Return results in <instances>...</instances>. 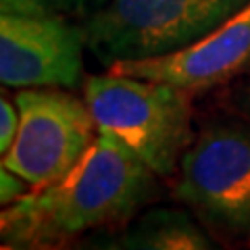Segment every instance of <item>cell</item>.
<instances>
[{"label": "cell", "mask_w": 250, "mask_h": 250, "mask_svg": "<svg viewBox=\"0 0 250 250\" xmlns=\"http://www.w3.org/2000/svg\"><path fill=\"white\" fill-rule=\"evenodd\" d=\"M31 190V186L17 173H13L11 169L0 165V205L9 207L13 202H17Z\"/></svg>", "instance_id": "obj_10"}, {"label": "cell", "mask_w": 250, "mask_h": 250, "mask_svg": "<svg viewBox=\"0 0 250 250\" xmlns=\"http://www.w3.org/2000/svg\"><path fill=\"white\" fill-rule=\"evenodd\" d=\"M0 250H25V248H19V246H13V244H4L2 242V248Z\"/></svg>", "instance_id": "obj_14"}, {"label": "cell", "mask_w": 250, "mask_h": 250, "mask_svg": "<svg viewBox=\"0 0 250 250\" xmlns=\"http://www.w3.org/2000/svg\"><path fill=\"white\" fill-rule=\"evenodd\" d=\"M15 104L19 131L2 154V167L31 188L65 177L98 136L88 103L59 88H23L15 94Z\"/></svg>", "instance_id": "obj_4"}, {"label": "cell", "mask_w": 250, "mask_h": 250, "mask_svg": "<svg viewBox=\"0 0 250 250\" xmlns=\"http://www.w3.org/2000/svg\"><path fill=\"white\" fill-rule=\"evenodd\" d=\"M175 194L213 228L250 233V129H202L179 163Z\"/></svg>", "instance_id": "obj_5"}, {"label": "cell", "mask_w": 250, "mask_h": 250, "mask_svg": "<svg viewBox=\"0 0 250 250\" xmlns=\"http://www.w3.org/2000/svg\"><path fill=\"white\" fill-rule=\"evenodd\" d=\"M123 250H221L194 219L179 208L142 213L123 236Z\"/></svg>", "instance_id": "obj_8"}, {"label": "cell", "mask_w": 250, "mask_h": 250, "mask_svg": "<svg viewBox=\"0 0 250 250\" xmlns=\"http://www.w3.org/2000/svg\"><path fill=\"white\" fill-rule=\"evenodd\" d=\"M83 27L59 15H0V82L6 88H75L83 77Z\"/></svg>", "instance_id": "obj_6"}, {"label": "cell", "mask_w": 250, "mask_h": 250, "mask_svg": "<svg viewBox=\"0 0 250 250\" xmlns=\"http://www.w3.org/2000/svg\"><path fill=\"white\" fill-rule=\"evenodd\" d=\"M250 67V2L210 34L163 57L117 61L106 71L163 82L190 94L233 80Z\"/></svg>", "instance_id": "obj_7"}, {"label": "cell", "mask_w": 250, "mask_h": 250, "mask_svg": "<svg viewBox=\"0 0 250 250\" xmlns=\"http://www.w3.org/2000/svg\"><path fill=\"white\" fill-rule=\"evenodd\" d=\"M106 2H111V0H52V11L90 15L94 11L103 9Z\"/></svg>", "instance_id": "obj_13"}, {"label": "cell", "mask_w": 250, "mask_h": 250, "mask_svg": "<svg viewBox=\"0 0 250 250\" xmlns=\"http://www.w3.org/2000/svg\"><path fill=\"white\" fill-rule=\"evenodd\" d=\"M17 131H19V108L15 104V100L11 103L6 98V94H2V98H0V152L2 154L13 146Z\"/></svg>", "instance_id": "obj_9"}, {"label": "cell", "mask_w": 250, "mask_h": 250, "mask_svg": "<svg viewBox=\"0 0 250 250\" xmlns=\"http://www.w3.org/2000/svg\"><path fill=\"white\" fill-rule=\"evenodd\" d=\"M190 96L175 85L111 71L83 85L98 134L115 138L161 177L179 169L192 144Z\"/></svg>", "instance_id": "obj_2"}, {"label": "cell", "mask_w": 250, "mask_h": 250, "mask_svg": "<svg viewBox=\"0 0 250 250\" xmlns=\"http://www.w3.org/2000/svg\"><path fill=\"white\" fill-rule=\"evenodd\" d=\"M69 250H123V242H119L108 231H94L90 236L82 238L73 248Z\"/></svg>", "instance_id": "obj_12"}, {"label": "cell", "mask_w": 250, "mask_h": 250, "mask_svg": "<svg viewBox=\"0 0 250 250\" xmlns=\"http://www.w3.org/2000/svg\"><path fill=\"white\" fill-rule=\"evenodd\" d=\"M250 0H111L88 15L85 46L103 65L163 57L210 34Z\"/></svg>", "instance_id": "obj_3"}, {"label": "cell", "mask_w": 250, "mask_h": 250, "mask_svg": "<svg viewBox=\"0 0 250 250\" xmlns=\"http://www.w3.org/2000/svg\"><path fill=\"white\" fill-rule=\"evenodd\" d=\"M0 11L15 15H48L52 0H0Z\"/></svg>", "instance_id": "obj_11"}, {"label": "cell", "mask_w": 250, "mask_h": 250, "mask_svg": "<svg viewBox=\"0 0 250 250\" xmlns=\"http://www.w3.org/2000/svg\"><path fill=\"white\" fill-rule=\"evenodd\" d=\"M246 111H248V115H250V92H248V98H246Z\"/></svg>", "instance_id": "obj_15"}, {"label": "cell", "mask_w": 250, "mask_h": 250, "mask_svg": "<svg viewBox=\"0 0 250 250\" xmlns=\"http://www.w3.org/2000/svg\"><path fill=\"white\" fill-rule=\"evenodd\" d=\"M152 192V171L115 138L98 134L65 177L31 188L2 208V242L25 250H69L106 225L127 221Z\"/></svg>", "instance_id": "obj_1"}]
</instances>
